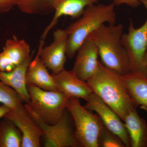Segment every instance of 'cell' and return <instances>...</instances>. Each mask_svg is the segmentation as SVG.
<instances>
[{
	"mask_svg": "<svg viewBox=\"0 0 147 147\" xmlns=\"http://www.w3.org/2000/svg\"><path fill=\"white\" fill-rule=\"evenodd\" d=\"M97 95L123 121L127 114L138 107L131 97L121 76L99 62L97 71L86 82Z\"/></svg>",
	"mask_w": 147,
	"mask_h": 147,
	"instance_id": "6da1fadb",
	"label": "cell"
},
{
	"mask_svg": "<svg viewBox=\"0 0 147 147\" xmlns=\"http://www.w3.org/2000/svg\"><path fill=\"white\" fill-rule=\"evenodd\" d=\"M123 26L102 25L88 37L95 43L102 65L120 76L131 73L128 54L122 40Z\"/></svg>",
	"mask_w": 147,
	"mask_h": 147,
	"instance_id": "7a4b0ae2",
	"label": "cell"
},
{
	"mask_svg": "<svg viewBox=\"0 0 147 147\" xmlns=\"http://www.w3.org/2000/svg\"><path fill=\"white\" fill-rule=\"evenodd\" d=\"M115 6L113 3L89 6L82 16L66 29L68 34L66 55L69 58H73L85 40L102 25L115 24Z\"/></svg>",
	"mask_w": 147,
	"mask_h": 147,
	"instance_id": "3957f363",
	"label": "cell"
},
{
	"mask_svg": "<svg viewBox=\"0 0 147 147\" xmlns=\"http://www.w3.org/2000/svg\"><path fill=\"white\" fill-rule=\"evenodd\" d=\"M66 109L75 126V137L80 147H99V138L104 124L97 114L82 106L79 98L70 97Z\"/></svg>",
	"mask_w": 147,
	"mask_h": 147,
	"instance_id": "277c9868",
	"label": "cell"
},
{
	"mask_svg": "<svg viewBox=\"0 0 147 147\" xmlns=\"http://www.w3.org/2000/svg\"><path fill=\"white\" fill-rule=\"evenodd\" d=\"M30 94L28 104L45 122L57 123L65 113L69 97L58 91L46 90L33 84H27Z\"/></svg>",
	"mask_w": 147,
	"mask_h": 147,
	"instance_id": "5b68a950",
	"label": "cell"
},
{
	"mask_svg": "<svg viewBox=\"0 0 147 147\" xmlns=\"http://www.w3.org/2000/svg\"><path fill=\"white\" fill-rule=\"evenodd\" d=\"M147 11V0H140ZM122 40L129 59L131 72L147 76V66L144 63L147 50V17L144 24L138 28L129 21L128 32L123 33Z\"/></svg>",
	"mask_w": 147,
	"mask_h": 147,
	"instance_id": "8992f818",
	"label": "cell"
},
{
	"mask_svg": "<svg viewBox=\"0 0 147 147\" xmlns=\"http://www.w3.org/2000/svg\"><path fill=\"white\" fill-rule=\"evenodd\" d=\"M25 106L43 131L44 147H80L65 113L57 123L50 125L42 121L28 104Z\"/></svg>",
	"mask_w": 147,
	"mask_h": 147,
	"instance_id": "52a82bcc",
	"label": "cell"
},
{
	"mask_svg": "<svg viewBox=\"0 0 147 147\" xmlns=\"http://www.w3.org/2000/svg\"><path fill=\"white\" fill-rule=\"evenodd\" d=\"M85 108L96 112L105 127L119 138L125 147H131L130 137L123 121L97 95L92 92L86 100Z\"/></svg>",
	"mask_w": 147,
	"mask_h": 147,
	"instance_id": "ba28073f",
	"label": "cell"
},
{
	"mask_svg": "<svg viewBox=\"0 0 147 147\" xmlns=\"http://www.w3.org/2000/svg\"><path fill=\"white\" fill-rule=\"evenodd\" d=\"M67 39L68 34L66 29H57L54 32L53 41L50 45L43 47L44 41L40 40L38 50L40 56L54 74L64 69Z\"/></svg>",
	"mask_w": 147,
	"mask_h": 147,
	"instance_id": "9c48e42d",
	"label": "cell"
},
{
	"mask_svg": "<svg viewBox=\"0 0 147 147\" xmlns=\"http://www.w3.org/2000/svg\"><path fill=\"white\" fill-rule=\"evenodd\" d=\"M4 118L9 119L21 131L23 140L21 147H40L42 129L30 115L25 105L11 110Z\"/></svg>",
	"mask_w": 147,
	"mask_h": 147,
	"instance_id": "30bf717a",
	"label": "cell"
},
{
	"mask_svg": "<svg viewBox=\"0 0 147 147\" xmlns=\"http://www.w3.org/2000/svg\"><path fill=\"white\" fill-rule=\"evenodd\" d=\"M76 60L72 70L83 81L87 82L97 71L99 54L94 42L88 37L77 51Z\"/></svg>",
	"mask_w": 147,
	"mask_h": 147,
	"instance_id": "8fae6325",
	"label": "cell"
},
{
	"mask_svg": "<svg viewBox=\"0 0 147 147\" xmlns=\"http://www.w3.org/2000/svg\"><path fill=\"white\" fill-rule=\"evenodd\" d=\"M30 51V45L25 40L16 36L7 39L0 53V71L9 72L31 59Z\"/></svg>",
	"mask_w": 147,
	"mask_h": 147,
	"instance_id": "7c38bea8",
	"label": "cell"
},
{
	"mask_svg": "<svg viewBox=\"0 0 147 147\" xmlns=\"http://www.w3.org/2000/svg\"><path fill=\"white\" fill-rule=\"evenodd\" d=\"M52 75L58 91L69 97L82 98L86 101L93 92L86 82L79 78L72 70L64 69Z\"/></svg>",
	"mask_w": 147,
	"mask_h": 147,
	"instance_id": "4fadbf2b",
	"label": "cell"
},
{
	"mask_svg": "<svg viewBox=\"0 0 147 147\" xmlns=\"http://www.w3.org/2000/svg\"><path fill=\"white\" fill-rule=\"evenodd\" d=\"M99 0H56L54 5L55 14L50 24L45 28L41 36L44 40L50 31L56 26L63 16L78 18L82 16L87 7L97 3Z\"/></svg>",
	"mask_w": 147,
	"mask_h": 147,
	"instance_id": "5bb4252c",
	"label": "cell"
},
{
	"mask_svg": "<svg viewBox=\"0 0 147 147\" xmlns=\"http://www.w3.org/2000/svg\"><path fill=\"white\" fill-rule=\"evenodd\" d=\"M40 56L38 50L36 56L31 61L27 69V84H33L46 90L57 91L52 74H50Z\"/></svg>",
	"mask_w": 147,
	"mask_h": 147,
	"instance_id": "9a60e30c",
	"label": "cell"
},
{
	"mask_svg": "<svg viewBox=\"0 0 147 147\" xmlns=\"http://www.w3.org/2000/svg\"><path fill=\"white\" fill-rule=\"evenodd\" d=\"M31 59L26 61L9 72L0 71V81L15 90L26 103H28L30 101L26 76Z\"/></svg>",
	"mask_w": 147,
	"mask_h": 147,
	"instance_id": "2e32d148",
	"label": "cell"
},
{
	"mask_svg": "<svg viewBox=\"0 0 147 147\" xmlns=\"http://www.w3.org/2000/svg\"><path fill=\"white\" fill-rule=\"evenodd\" d=\"M123 122L129 134L131 147H147V123L137 112L131 110L125 116Z\"/></svg>",
	"mask_w": 147,
	"mask_h": 147,
	"instance_id": "e0dca14e",
	"label": "cell"
},
{
	"mask_svg": "<svg viewBox=\"0 0 147 147\" xmlns=\"http://www.w3.org/2000/svg\"><path fill=\"white\" fill-rule=\"evenodd\" d=\"M121 76L133 100L147 112V76L132 72Z\"/></svg>",
	"mask_w": 147,
	"mask_h": 147,
	"instance_id": "ac0fdd59",
	"label": "cell"
},
{
	"mask_svg": "<svg viewBox=\"0 0 147 147\" xmlns=\"http://www.w3.org/2000/svg\"><path fill=\"white\" fill-rule=\"evenodd\" d=\"M22 133L15 124L4 118L0 122V147H21Z\"/></svg>",
	"mask_w": 147,
	"mask_h": 147,
	"instance_id": "d6986e66",
	"label": "cell"
},
{
	"mask_svg": "<svg viewBox=\"0 0 147 147\" xmlns=\"http://www.w3.org/2000/svg\"><path fill=\"white\" fill-rule=\"evenodd\" d=\"M21 11L29 14H46L54 11L56 0H14Z\"/></svg>",
	"mask_w": 147,
	"mask_h": 147,
	"instance_id": "ffe728a7",
	"label": "cell"
},
{
	"mask_svg": "<svg viewBox=\"0 0 147 147\" xmlns=\"http://www.w3.org/2000/svg\"><path fill=\"white\" fill-rule=\"evenodd\" d=\"M23 102L15 90L0 81V103L13 110L23 105Z\"/></svg>",
	"mask_w": 147,
	"mask_h": 147,
	"instance_id": "44dd1931",
	"label": "cell"
},
{
	"mask_svg": "<svg viewBox=\"0 0 147 147\" xmlns=\"http://www.w3.org/2000/svg\"><path fill=\"white\" fill-rule=\"evenodd\" d=\"M99 147H125L115 134L103 125L99 138Z\"/></svg>",
	"mask_w": 147,
	"mask_h": 147,
	"instance_id": "7402d4cb",
	"label": "cell"
},
{
	"mask_svg": "<svg viewBox=\"0 0 147 147\" xmlns=\"http://www.w3.org/2000/svg\"><path fill=\"white\" fill-rule=\"evenodd\" d=\"M15 6L14 0H0V14L6 13Z\"/></svg>",
	"mask_w": 147,
	"mask_h": 147,
	"instance_id": "603a6c76",
	"label": "cell"
},
{
	"mask_svg": "<svg viewBox=\"0 0 147 147\" xmlns=\"http://www.w3.org/2000/svg\"><path fill=\"white\" fill-rule=\"evenodd\" d=\"M113 3L115 6L125 4L133 7H137L141 4L140 0H114Z\"/></svg>",
	"mask_w": 147,
	"mask_h": 147,
	"instance_id": "cb8c5ba5",
	"label": "cell"
},
{
	"mask_svg": "<svg viewBox=\"0 0 147 147\" xmlns=\"http://www.w3.org/2000/svg\"><path fill=\"white\" fill-rule=\"evenodd\" d=\"M11 109L9 107L6 106L5 105H3L0 106V119L4 116L7 114L11 111Z\"/></svg>",
	"mask_w": 147,
	"mask_h": 147,
	"instance_id": "d4e9b609",
	"label": "cell"
},
{
	"mask_svg": "<svg viewBox=\"0 0 147 147\" xmlns=\"http://www.w3.org/2000/svg\"><path fill=\"white\" fill-rule=\"evenodd\" d=\"M144 63L145 65L147 66V50L145 54L144 59Z\"/></svg>",
	"mask_w": 147,
	"mask_h": 147,
	"instance_id": "484cf974",
	"label": "cell"
}]
</instances>
